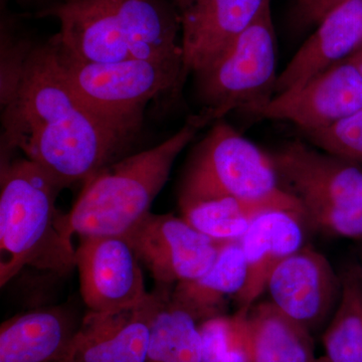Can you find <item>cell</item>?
<instances>
[{
	"mask_svg": "<svg viewBox=\"0 0 362 362\" xmlns=\"http://www.w3.org/2000/svg\"><path fill=\"white\" fill-rule=\"evenodd\" d=\"M1 110V156L21 150L63 189L120 159L137 133L78 96L59 66L52 39L32 47Z\"/></svg>",
	"mask_w": 362,
	"mask_h": 362,
	"instance_id": "cell-1",
	"label": "cell"
},
{
	"mask_svg": "<svg viewBox=\"0 0 362 362\" xmlns=\"http://www.w3.org/2000/svg\"><path fill=\"white\" fill-rule=\"evenodd\" d=\"M223 116L218 109L204 108L165 141L100 169L84 181L70 213L59 214L62 232L71 240L73 235H125L149 213L181 152L202 128Z\"/></svg>",
	"mask_w": 362,
	"mask_h": 362,
	"instance_id": "cell-2",
	"label": "cell"
},
{
	"mask_svg": "<svg viewBox=\"0 0 362 362\" xmlns=\"http://www.w3.org/2000/svg\"><path fill=\"white\" fill-rule=\"evenodd\" d=\"M42 16L58 20L59 45L80 61L182 57L180 13L164 0H66Z\"/></svg>",
	"mask_w": 362,
	"mask_h": 362,
	"instance_id": "cell-3",
	"label": "cell"
},
{
	"mask_svg": "<svg viewBox=\"0 0 362 362\" xmlns=\"http://www.w3.org/2000/svg\"><path fill=\"white\" fill-rule=\"evenodd\" d=\"M0 188V286L25 267L59 275L75 268L76 250L58 223L57 181L30 159L1 158Z\"/></svg>",
	"mask_w": 362,
	"mask_h": 362,
	"instance_id": "cell-4",
	"label": "cell"
},
{
	"mask_svg": "<svg viewBox=\"0 0 362 362\" xmlns=\"http://www.w3.org/2000/svg\"><path fill=\"white\" fill-rule=\"evenodd\" d=\"M281 187L305 223L331 237L362 240V169L301 141L270 153Z\"/></svg>",
	"mask_w": 362,
	"mask_h": 362,
	"instance_id": "cell-5",
	"label": "cell"
},
{
	"mask_svg": "<svg viewBox=\"0 0 362 362\" xmlns=\"http://www.w3.org/2000/svg\"><path fill=\"white\" fill-rule=\"evenodd\" d=\"M220 120L188 163L181 182L180 206L235 197L264 202L303 218L299 204L281 187L270 154Z\"/></svg>",
	"mask_w": 362,
	"mask_h": 362,
	"instance_id": "cell-6",
	"label": "cell"
},
{
	"mask_svg": "<svg viewBox=\"0 0 362 362\" xmlns=\"http://www.w3.org/2000/svg\"><path fill=\"white\" fill-rule=\"evenodd\" d=\"M64 75L78 96L98 113L138 132L151 100L175 94L185 81L180 59H130L116 63L80 61L52 37Z\"/></svg>",
	"mask_w": 362,
	"mask_h": 362,
	"instance_id": "cell-7",
	"label": "cell"
},
{
	"mask_svg": "<svg viewBox=\"0 0 362 362\" xmlns=\"http://www.w3.org/2000/svg\"><path fill=\"white\" fill-rule=\"evenodd\" d=\"M277 42L271 4L206 70L197 74L206 108L249 110L275 96Z\"/></svg>",
	"mask_w": 362,
	"mask_h": 362,
	"instance_id": "cell-8",
	"label": "cell"
},
{
	"mask_svg": "<svg viewBox=\"0 0 362 362\" xmlns=\"http://www.w3.org/2000/svg\"><path fill=\"white\" fill-rule=\"evenodd\" d=\"M159 286L204 275L226 242L207 237L183 218L149 211L123 235Z\"/></svg>",
	"mask_w": 362,
	"mask_h": 362,
	"instance_id": "cell-9",
	"label": "cell"
},
{
	"mask_svg": "<svg viewBox=\"0 0 362 362\" xmlns=\"http://www.w3.org/2000/svg\"><path fill=\"white\" fill-rule=\"evenodd\" d=\"M140 264L123 235L80 237L76 267L81 294L89 310L117 312L142 304L150 293Z\"/></svg>",
	"mask_w": 362,
	"mask_h": 362,
	"instance_id": "cell-10",
	"label": "cell"
},
{
	"mask_svg": "<svg viewBox=\"0 0 362 362\" xmlns=\"http://www.w3.org/2000/svg\"><path fill=\"white\" fill-rule=\"evenodd\" d=\"M362 109V75L349 59L247 110L259 118L286 121L304 133L329 127Z\"/></svg>",
	"mask_w": 362,
	"mask_h": 362,
	"instance_id": "cell-11",
	"label": "cell"
},
{
	"mask_svg": "<svg viewBox=\"0 0 362 362\" xmlns=\"http://www.w3.org/2000/svg\"><path fill=\"white\" fill-rule=\"evenodd\" d=\"M173 287L158 285L142 304L127 310L88 312L59 362L146 361L152 323Z\"/></svg>",
	"mask_w": 362,
	"mask_h": 362,
	"instance_id": "cell-12",
	"label": "cell"
},
{
	"mask_svg": "<svg viewBox=\"0 0 362 362\" xmlns=\"http://www.w3.org/2000/svg\"><path fill=\"white\" fill-rule=\"evenodd\" d=\"M266 291L272 303L314 332L334 313L341 282L322 252L304 246L275 269Z\"/></svg>",
	"mask_w": 362,
	"mask_h": 362,
	"instance_id": "cell-13",
	"label": "cell"
},
{
	"mask_svg": "<svg viewBox=\"0 0 362 362\" xmlns=\"http://www.w3.org/2000/svg\"><path fill=\"white\" fill-rule=\"evenodd\" d=\"M272 0H188L181 13L183 75L206 70Z\"/></svg>",
	"mask_w": 362,
	"mask_h": 362,
	"instance_id": "cell-14",
	"label": "cell"
},
{
	"mask_svg": "<svg viewBox=\"0 0 362 362\" xmlns=\"http://www.w3.org/2000/svg\"><path fill=\"white\" fill-rule=\"evenodd\" d=\"M279 74L275 95L296 89L349 59L362 45V0H349L326 14Z\"/></svg>",
	"mask_w": 362,
	"mask_h": 362,
	"instance_id": "cell-15",
	"label": "cell"
},
{
	"mask_svg": "<svg viewBox=\"0 0 362 362\" xmlns=\"http://www.w3.org/2000/svg\"><path fill=\"white\" fill-rule=\"evenodd\" d=\"M304 221L292 211H266L252 221L240 240L247 263V280L235 297L239 309L249 310L266 292L272 274L305 246Z\"/></svg>",
	"mask_w": 362,
	"mask_h": 362,
	"instance_id": "cell-16",
	"label": "cell"
},
{
	"mask_svg": "<svg viewBox=\"0 0 362 362\" xmlns=\"http://www.w3.org/2000/svg\"><path fill=\"white\" fill-rule=\"evenodd\" d=\"M80 324L63 307L14 316L0 328V362H59Z\"/></svg>",
	"mask_w": 362,
	"mask_h": 362,
	"instance_id": "cell-17",
	"label": "cell"
},
{
	"mask_svg": "<svg viewBox=\"0 0 362 362\" xmlns=\"http://www.w3.org/2000/svg\"><path fill=\"white\" fill-rule=\"evenodd\" d=\"M246 280V258L240 240L226 242L209 271L173 288L171 302L199 324L225 315L226 301L240 294Z\"/></svg>",
	"mask_w": 362,
	"mask_h": 362,
	"instance_id": "cell-18",
	"label": "cell"
},
{
	"mask_svg": "<svg viewBox=\"0 0 362 362\" xmlns=\"http://www.w3.org/2000/svg\"><path fill=\"white\" fill-rule=\"evenodd\" d=\"M251 362H313L312 332L286 315L271 301L252 305L247 312Z\"/></svg>",
	"mask_w": 362,
	"mask_h": 362,
	"instance_id": "cell-19",
	"label": "cell"
},
{
	"mask_svg": "<svg viewBox=\"0 0 362 362\" xmlns=\"http://www.w3.org/2000/svg\"><path fill=\"white\" fill-rule=\"evenodd\" d=\"M339 276V301L322 337L325 356L332 362H362L361 267L350 264Z\"/></svg>",
	"mask_w": 362,
	"mask_h": 362,
	"instance_id": "cell-20",
	"label": "cell"
},
{
	"mask_svg": "<svg viewBox=\"0 0 362 362\" xmlns=\"http://www.w3.org/2000/svg\"><path fill=\"white\" fill-rule=\"evenodd\" d=\"M171 291L152 323L145 362H204L199 323L171 302Z\"/></svg>",
	"mask_w": 362,
	"mask_h": 362,
	"instance_id": "cell-21",
	"label": "cell"
},
{
	"mask_svg": "<svg viewBox=\"0 0 362 362\" xmlns=\"http://www.w3.org/2000/svg\"><path fill=\"white\" fill-rule=\"evenodd\" d=\"M180 209L182 218L195 230L211 239L230 242L242 239L259 214L277 209L264 202L225 197L194 202Z\"/></svg>",
	"mask_w": 362,
	"mask_h": 362,
	"instance_id": "cell-22",
	"label": "cell"
},
{
	"mask_svg": "<svg viewBox=\"0 0 362 362\" xmlns=\"http://www.w3.org/2000/svg\"><path fill=\"white\" fill-rule=\"evenodd\" d=\"M250 310V309H249ZM247 309L199 324L204 362H251Z\"/></svg>",
	"mask_w": 362,
	"mask_h": 362,
	"instance_id": "cell-23",
	"label": "cell"
},
{
	"mask_svg": "<svg viewBox=\"0 0 362 362\" xmlns=\"http://www.w3.org/2000/svg\"><path fill=\"white\" fill-rule=\"evenodd\" d=\"M305 135L326 153L362 163V109L329 127Z\"/></svg>",
	"mask_w": 362,
	"mask_h": 362,
	"instance_id": "cell-24",
	"label": "cell"
},
{
	"mask_svg": "<svg viewBox=\"0 0 362 362\" xmlns=\"http://www.w3.org/2000/svg\"><path fill=\"white\" fill-rule=\"evenodd\" d=\"M349 0H306L298 4V13L304 23L318 25L326 14Z\"/></svg>",
	"mask_w": 362,
	"mask_h": 362,
	"instance_id": "cell-25",
	"label": "cell"
},
{
	"mask_svg": "<svg viewBox=\"0 0 362 362\" xmlns=\"http://www.w3.org/2000/svg\"><path fill=\"white\" fill-rule=\"evenodd\" d=\"M346 59L351 62V63L356 66L357 70L361 71L362 75V45L356 52H354V54H352L351 56Z\"/></svg>",
	"mask_w": 362,
	"mask_h": 362,
	"instance_id": "cell-26",
	"label": "cell"
},
{
	"mask_svg": "<svg viewBox=\"0 0 362 362\" xmlns=\"http://www.w3.org/2000/svg\"><path fill=\"white\" fill-rule=\"evenodd\" d=\"M175 2L178 13H181L185 9V7L187 6L188 0H175Z\"/></svg>",
	"mask_w": 362,
	"mask_h": 362,
	"instance_id": "cell-27",
	"label": "cell"
},
{
	"mask_svg": "<svg viewBox=\"0 0 362 362\" xmlns=\"http://www.w3.org/2000/svg\"><path fill=\"white\" fill-rule=\"evenodd\" d=\"M313 362H332L330 361L329 358H328L327 356H320V357H316L315 361Z\"/></svg>",
	"mask_w": 362,
	"mask_h": 362,
	"instance_id": "cell-28",
	"label": "cell"
},
{
	"mask_svg": "<svg viewBox=\"0 0 362 362\" xmlns=\"http://www.w3.org/2000/svg\"><path fill=\"white\" fill-rule=\"evenodd\" d=\"M304 1H306V0H298V4H302Z\"/></svg>",
	"mask_w": 362,
	"mask_h": 362,
	"instance_id": "cell-29",
	"label": "cell"
},
{
	"mask_svg": "<svg viewBox=\"0 0 362 362\" xmlns=\"http://www.w3.org/2000/svg\"><path fill=\"white\" fill-rule=\"evenodd\" d=\"M359 265H361V270H362V256H361V264H359Z\"/></svg>",
	"mask_w": 362,
	"mask_h": 362,
	"instance_id": "cell-30",
	"label": "cell"
}]
</instances>
